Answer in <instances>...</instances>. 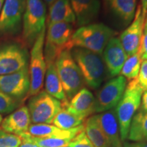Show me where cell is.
I'll list each match as a JSON object with an SVG mask.
<instances>
[{
    "label": "cell",
    "mask_w": 147,
    "mask_h": 147,
    "mask_svg": "<svg viewBox=\"0 0 147 147\" xmlns=\"http://www.w3.org/2000/svg\"><path fill=\"white\" fill-rule=\"evenodd\" d=\"M31 139L40 147H62L69 144L71 140L59 138H42L33 137L30 136Z\"/></svg>",
    "instance_id": "cell-27"
},
{
    "label": "cell",
    "mask_w": 147,
    "mask_h": 147,
    "mask_svg": "<svg viewBox=\"0 0 147 147\" xmlns=\"http://www.w3.org/2000/svg\"><path fill=\"white\" fill-rule=\"evenodd\" d=\"M28 66L26 50L16 44L0 46V76L10 74Z\"/></svg>",
    "instance_id": "cell-10"
},
{
    "label": "cell",
    "mask_w": 147,
    "mask_h": 147,
    "mask_svg": "<svg viewBox=\"0 0 147 147\" xmlns=\"http://www.w3.org/2000/svg\"><path fill=\"white\" fill-rule=\"evenodd\" d=\"M2 121H3L2 115H1V114H0V125H1V122H2Z\"/></svg>",
    "instance_id": "cell-39"
},
{
    "label": "cell",
    "mask_w": 147,
    "mask_h": 147,
    "mask_svg": "<svg viewBox=\"0 0 147 147\" xmlns=\"http://www.w3.org/2000/svg\"><path fill=\"white\" fill-rule=\"evenodd\" d=\"M84 126L86 135L95 147H110L99 125L96 115L89 117L85 121Z\"/></svg>",
    "instance_id": "cell-23"
},
{
    "label": "cell",
    "mask_w": 147,
    "mask_h": 147,
    "mask_svg": "<svg viewBox=\"0 0 147 147\" xmlns=\"http://www.w3.org/2000/svg\"><path fill=\"white\" fill-rule=\"evenodd\" d=\"M57 71L67 100L83 88L84 79L70 50H64L55 60Z\"/></svg>",
    "instance_id": "cell-4"
},
{
    "label": "cell",
    "mask_w": 147,
    "mask_h": 147,
    "mask_svg": "<svg viewBox=\"0 0 147 147\" xmlns=\"http://www.w3.org/2000/svg\"><path fill=\"white\" fill-rule=\"evenodd\" d=\"M31 122L28 108L23 106L7 116L0 126L3 131L20 136L27 132Z\"/></svg>",
    "instance_id": "cell-17"
},
{
    "label": "cell",
    "mask_w": 147,
    "mask_h": 147,
    "mask_svg": "<svg viewBox=\"0 0 147 147\" xmlns=\"http://www.w3.org/2000/svg\"><path fill=\"white\" fill-rule=\"evenodd\" d=\"M141 7H142L143 17L146 18L147 14V0H141Z\"/></svg>",
    "instance_id": "cell-36"
},
{
    "label": "cell",
    "mask_w": 147,
    "mask_h": 147,
    "mask_svg": "<svg viewBox=\"0 0 147 147\" xmlns=\"http://www.w3.org/2000/svg\"><path fill=\"white\" fill-rule=\"evenodd\" d=\"M113 29L102 23L90 24L80 27L74 33L69 43V49L82 48L102 55L113 36Z\"/></svg>",
    "instance_id": "cell-1"
},
{
    "label": "cell",
    "mask_w": 147,
    "mask_h": 147,
    "mask_svg": "<svg viewBox=\"0 0 147 147\" xmlns=\"http://www.w3.org/2000/svg\"><path fill=\"white\" fill-rule=\"evenodd\" d=\"M71 53L87 86L92 89H98L106 76V65L102 55L78 47L73 48Z\"/></svg>",
    "instance_id": "cell-2"
},
{
    "label": "cell",
    "mask_w": 147,
    "mask_h": 147,
    "mask_svg": "<svg viewBox=\"0 0 147 147\" xmlns=\"http://www.w3.org/2000/svg\"><path fill=\"white\" fill-rule=\"evenodd\" d=\"M127 139L134 142H147V113L137 111L132 119Z\"/></svg>",
    "instance_id": "cell-24"
},
{
    "label": "cell",
    "mask_w": 147,
    "mask_h": 147,
    "mask_svg": "<svg viewBox=\"0 0 147 147\" xmlns=\"http://www.w3.org/2000/svg\"><path fill=\"white\" fill-rule=\"evenodd\" d=\"M127 58L120 40L117 38H112L103 51V59L110 77L118 76Z\"/></svg>",
    "instance_id": "cell-14"
},
{
    "label": "cell",
    "mask_w": 147,
    "mask_h": 147,
    "mask_svg": "<svg viewBox=\"0 0 147 147\" xmlns=\"http://www.w3.org/2000/svg\"><path fill=\"white\" fill-rule=\"evenodd\" d=\"M143 91L137 78L132 79L127 85L122 98L115 108L123 142L127 139L131 120L140 106Z\"/></svg>",
    "instance_id": "cell-3"
},
{
    "label": "cell",
    "mask_w": 147,
    "mask_h": 147,
    "mask_svg": "<svg viewBox=\"0 0 147 147\" xmlns=\"http://www.w3.org/2000/svg\"><path fill=\"white\" fill-rule=\"evenodd\" d=\"M84 129V124L69 130L61 129L50 124H33L29 126L27 133L33 137L42 138L71 140Z\"/></svg>",
    "instance_id": "cell-18"
},
{
    "label": "cell",
    "mask_w": 147,
    "mask_h": 147,
    "mask_svg": "<svg viewBox=\"0 0 147 147\" xmlns=\"http://www.w3.org/2000/svg\"><path fill=\"white\" fill-rule=\"evenodd\" d=\"M137 80L143 90L147 89V60L142 61Z\"/></svg>",
    "instance_id": "cell-32"
},
{
    "label": "cell",
    "mask_w": 147,
    "mask_h": 147,
    "mask_svg": "<svg viewBox=\"0 0 147 147\" xmlns=\"http://www.w3.org/2000/svg\"><path fill=\"white\" fill-rule=\"evenodd\" d=\"M3 1H4V0H0V12H1V9H2V7L3 5Z\"/></svg>",
    "instance_id": "cell-38"
},
{
    "label": "cell",
    "mask_w": 147,
    "mask_h": 147,
    "mask_svg": "<svg viewBox=\"0 0 147 147\" xmlns=\"http://www.w3.org/2000/svg\"><path fill=\"white\" fill-rule=\"evenodd\" d=\"M20 136L21 137L23 140L19 147H40L34 142H33L30 138V135L27 132L22 134L21 135H20Z\"/></svg>",
    "instance_id": "cell-33"
},
{
    "label": "cell",
    "mask_w": 147,
    "mask_h": 147,
    "mask_svg": "<svg viewBox=\"0 0 147 147\" xmlns=\"http://www.w3.org/2000/svg\"><path fill=\"white\" fill-rule=\"evenodd\" d=\"M140 111L147 113V89L144 90L142 97H141V103L140 106Z\"/></svg>",
    "instance_id": "cell-35"
},
{
    "label": "cell",
    "mask_w": 147,
    "mask_h": 147,
    "mask_svg": "<svg viewBox=\"0 0 147 147\" xmlns=\"http://www.w3.org/2000/svg\"><path fill=\"white\" fill-rule=\"evenodd\" d=\"M47 8L42 0H26L23 14V39L32 45L45 28Z\"/></svg>",
    "instance_id": "cell-5"
},
{
    "label": "cell",
    "mask_w": 147,
    "mask_h": 147,
    "mask_svg": "<svg viewBox=\"0 0 147 147\" xmlns=\"http://www.w3.org/2000/svg\"><path fill=\"white\" fill-rule=\"evenodd\" d=\"M25 0H5L0 14V33L16 30L24 14Z\"/></svg>",
    "instance_id": "cell-13"
},
{
    "label": "cell",
    "mask_w": 147,
    "mask_h": 147,
    "mask_svg": "<svg viewBox=\"0 0 147 147\" xmlns=\"http://www.w3.org/2000/svg\"><path fill=\"white\" fill-rule=\"evenodd\" d=\"M142 59L139 51L131 56L128 57L120 71L121 76L128 79L137 78L140 69Z\"/></svg>",
    "instance_id": "cell-26"
},
{
    "label": "cell",
    "mask_w": 147,
    "mask_h": 147,
    "mask_svg": "<svg viewBox=\"0 0 147 147\" xmlns=\"http://www.w3.org/2000/svg\"><path fill=\"white\" fill-rule=\"evenodd\" d=\"M47 70L45 74L46 92L57 100L63 102L67 100L62 84L57 71L55 61H46Z\"/></svg>",
    "instance_id": "cell-20"
},
{
    "label": "cell",
    "mask_w": 147,
    "mask_h": 147,
    "mask_svg": "<svg viewBox=\"0 0 147 147\" xmlns=\"http://www.w3.org/2000/svg\"><path fill=\"white\" fill-rule=\"evenodd\" d=\"M85 119L74 115L65 108H61L60 111L57 114L52 123L57 127L64 130H69L82 125Z\"/></svg>",
    "instance_id": "cell-25"
},
{
    "label": "cell",
    "mask_w": 147,
    "mask_h": 147,
    "mask_svg": "<svg viewBox=\"0 0 147 147\" xmlns=\"http://www.w3.org/2000/svg\"><path fill=\"white\" fill-rule=\"evenodd\" d=\"M104 3L125 25L131 23L135 16L137 0H104Z\"/></svg>",
    "instance_id": "cell-22"
},
{
    "label": "cell",
    "mask_w": 147,
    "mask_h": 147,
    "mask_svg": "<svg viewBox=\"0 0 147 147\" xmlns=\"http://www.w3.org/2000/svg\"><path fill=\"white\" fill-rule=\"evenodd\" d=\"M139 53L140 54L142 61L147 60V14L145 18L142 36L140 40Z\"/></svg>",
    "instance_id": "cell-31"
},
{
    "label": "cell",
    "mask_w": 147,
    "mask_h": 147,
    "mask_svg": "<svg viewBox=\"0 0 147 147\" xmlns=\"http://www.w3.org/2000/svg\"><path fill=\"white\" fill-rule=\"evenodd\" d=\"M22 140L20 136L0 130V147H19Z\"/></svg>",
    "instance_id": "cell-29"
},
{
    "label": "cell",
    "mask_w": 147,
    "mask_h": 147,
    "mask_svg": "<svg viewBox=\"0 0 147 147\" xmlns=\"http://www.w3.org/2000/svg\"><path fill=\"white\" fill-rule=\"evenodd\" d=\"M62 147H70L69 146V145H67V146H62Z\"/></svg>",
    "instance_id": "cell-40"
},
{
    "label": "cell",
    "mask_w": 147,
    "mask_h": 147,
    "mask_svg": "<svg viewBox=\"0 0 147 147\" xmlns=\"http://www.w3.org/2000/svg\"><path fill=\"white\" fill-rule=\"evenodd\" d=\"M74 34L71 24L59 22L49 24L45 48V61H55L64 50H69V43Z\"/></svg>",
    "instance_id": "cell-7"
},
{
    "label": "cell",
    "mask_w": 147,
    "mask_h": 147,
    "mask_svg": "<svg viewBox=\"0 0 147 147\" xmlns=\"http://www.w3.org/2000/svg\"><path fill=\"white\" fill-rule=\"evenodd\" d=\"M144 21L145 18L142 16V7L141 5H139L136 11L133 22L121 34L119 38L128 57L139 51Z\"/></svg>",
    "instance_id": "cell-12"
},
{
    "label": "cell",
    "mask_w": 147,
    "mask_h": 147,
    "mask_svg": "<svg viewBox=\"0 0 147 147\" xmlns=\"http://www.w3.org/2000/svg\"><path fill=\"white\" fill-rule=\"evenodd\" d=\"M42 1L47 3L49 5H51L53 2H54V1H56V0H42Z\"/></svg>",
    "instance_id": "cell-37"
},
{
    "label": "cell",
    "mask_w": 147,
    "mask_h": 147,
    "mask_svg": "<svg viewBox=\"0 0 147 147\" xmlns=\"http://www.w3.org/2000/svg\"><path fill=\"white\" fill-rule=\"evenodd\" d=\"M27 108L33 123L51 124L62 106L61 101L42 91L31 97Z\"/></svg>",
    "instance_id": "cell-8"
},
{
    "label": "cell",
    "mask_w": 147,
    "mask_h": 147,
    "mask_svg": "<svg viewBox=\"0 0 147 147\" xmlns=\"http://www.w3.org/2000/svg\"><path fill=\"white\" fill-rule=\"evenodd\" d=\"M68 145L70 147H95L88 138L84 130L80 131L73 139H71Z\"/></svg>",
    "instance_id": "cell-30"
},
{
    "label": "cell",
    "mask_w": 147,
    "mask_h": 147,
    "mask_svg": "<svg viewBox=\"0 0 147 147\" xmlns=\"http://www.w3.org/2000/svg\"><path fill=\"white\" fill-rule=\"evenodd\" d=\"M64 22L74 24L76 22V16L69 0H56L50 5L48 23Z\"/></svg>",
    "instance_id": "cell-21"
},
{
    "label": "cell",
    "mask_w": 147,
    "mask_h": 147,
    "mask_svg": "<svg viewBox=\"0 0 147 147\" xmlns=\"http://www.w3.org/2000/svg\"><path fill=\"white\" fill-rule=\"evenodd\" d=\"M29 87L28 66L16 72L0 76V91L19 102L28 95Z\"/></svg>",
    "instance_id": "cell-11"
},
{
    "label": "cell",
    "mask_w": 147,
    "mask_h": 147,
    "mask_svg": "<svg viewBox=\"0 0 147 147\" xmlns=\"http://www.w3.org/2000/svg\"><path fill=\"white\" fill-rule=\"evenodd\" d=\"M79 26L89 25L98 16L100 10L99 0H69Z\"/></svg>",
    "instance_id": "cell-19"
},
{
    "label": "cell",
    "mask_w": 147,
    "mask_h": 147,
    "mask_svg": "<svg viewBox=\"0 0 147 147\" xmlns=\"http://www.w3.org/2000/svg\"><path fill=\"white\" fill-rule=\"evenodd\" d=\"M20 102L0 91V114L12 113L19 106Z\"/></svg>",
    "instance_id": "cell-28"
},
{
    "label": "cell",
    "mask_w": 147,
    "mask_h": 147,
    "mask_svg": "<svg viewBox=\"0 0 147 147\" xmlns=\"http://www.w3.org/2000/svg\"><path fill=\"white\" fill-rule=\"evenodd\" d=\"M97 121L110 147H123L115 108L96 115Z\"/></svg>",
    "instance_id": "cell-16"
},
{
    "label": "cell",
    "mask_w": 147,
    "mask_h": 147,
    "mask_svg": "<svg viewBox=\"0 0 147 147\" xmlns=\"http://www.w3.org/2000/svg\"><path fill=\"white\" fill-rule=\"evenodd\" d=\"M126 87V78L121 75L106 82L97 93L95 113H102L117 107L124 94Z\"/></svg>",
    "instance_id": "cell-9"
},
{
    "label": "cell",
    "mask_w": 147,
    "mask_h": 147,
    "mask_svg": "<svg viewBox=\"0 0 147 147\" xmlns=\"http://www.w3.org/2000/svg\"><path fill=\"white\" fill-rule=\"evenodd\" d=\"M123 147H147V142H144V141L134 142V141L125 140L123 142Z\"/></svg>",
    "instance_id": "cell-34"
},
{
    "label": "cell",
    "mask_w": 147,
    "mask_h": 147,
    "mask_svg": "<svg viewBox=\"0 0 147 147\" xmlns=\"http://www.w3.org/2000/svg\"><path fill=\"white\" fill-rule=\"evenodd\" d=\"M95 98L86 88H82L70 100L61 102V106L74 115L87 119L94 113Z\"/></svg>",
    "instance_id": "cell-15"
},
{
    "label": "cell",
    "mask_w": 147,
    "mask_h": 147,
    "mask_svg": "<svg viewBox=\"0 0 147 147\" xmlns=\"http://www.w3.org/2000/svg\"><path fill=\"white\" fill-rule=\"evenodd\" d=\"M46 27L40 33L33 45L31 51L29 72L30 87L28 95L34 96L42 91L45 78L47 64L44 54Z\"/></svg>",
    "instance_id": "cell-6"
}]
</instances>
